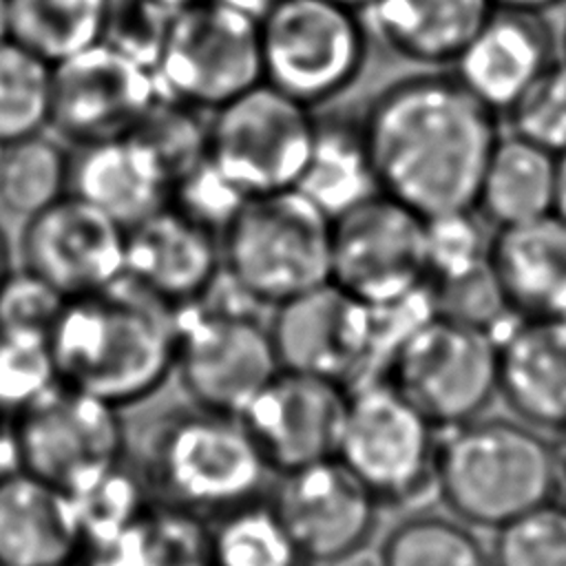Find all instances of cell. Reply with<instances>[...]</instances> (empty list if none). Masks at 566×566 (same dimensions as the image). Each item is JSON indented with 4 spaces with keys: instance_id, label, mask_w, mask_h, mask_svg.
<instances>
[{
    "instance_id": "cell-1",
    "label": "cell",
    "mask_w": 566,
    "mask_h": 566,
    "mask_svg": "<svg viewBox=\"0 0 566 566\" xmlns=\"http://www.w3.org/2000/svg\"><path fill=\"white\" fill-rule=\"evenodd\" d=\"M360 115L380 192L422 217L475 208L500 113L453 71L398 77Z\"/></svg>"
},
{
    "instance_id": "cell-2",
    "label": "cell",
    "mask_w": 566,
    "mask_h": 566,
    "mask_svg": "<svg viewBox=\"0 0 566 566\" xmlns=\"http://www.w3.org/2000/svg\"><path fill=\"white\" fill-rule=\"evenodd\" d=\"M49 343L62 382L122 411L175 374L177 310L122 276L69 298Z\"/></svg>"
},
{
    "instance_id": "cell-3",
    "label": "cell",
    "mask_w": 566,
    "mask_h": 566,
    "mask_svg": "<svg viewBox=\"0 0 566 566\" xmlns=\"http://www.w3.org/2000/svg\"><path fill=\"white\" fill-rule=\"evenodd\" d=\"M559 478V453L520 418L478 416L438 440L436 493L469 526L495 531L555 502Z\"/></svg>"
},
{
    "instance_id": "cell-4",
    "label": "cell",
    "mask_w": 566,
    "mask_h": 566,
    "mask_svg": "<svg viewBox=\"0 0 566 566\" xmlns=\"http://www.w3.org/2000/svg\"><path fill=\"white\" fill-rule=\"evenodd\" d=\"M270 473L239 416L192 405L155 422L139 478L155 504L210 522L256 500Z\"/></svg>"
},
{
    "instance_id": "cell-5",
    "label": "cell",
    "mask_w": 566,
    "mask_h": 566,
    "mask_svg": "<svg viewBox=\"0 0 566 566\" xmlns=\"http://www.w3.org/2000/svg\"><path fill=\"white\" fill-rule=\"evenodd\" d=\"M219 241L226 276L259 305L329 281L332 217L296 188L248 197Z\"/></svg>"
},
{
    "instance_id": "cell-6",
    "label": "cell",
    "mask_w": 566,
    "mask_h": 566,
    "mask_svg": "<svg viewBox=\"0 0 566 566\" xmlns=\"http://www.w3.org/2000/svg\"><path fill=\"white\" fill-rule=\"evenodd\" d=\"M219 301L206 292L177 310L175 376L190 402L239 416L279 374L270 327L254 316L261 307L226 272Z\"/></svg>"
},
{
    "instance_id": "cell-7",
    "label": "cell",
    "mask_w": 566,
    "mask_h": 566,
    "mask_svg": "<svg viewBox=\"0 0 566 566\" xmlns=\"http://www.w3.org/2000/svg\"><path fill=\"white\" fill-rule=\"evenodd\" d=\"M263 82L316 111L347 93L369 55L365 13L329 0H281L259 20Z\"/></svg>"
},
{
    "instance_id": "cell-8",
    "label": "cell",
    "mask_w": 566,
    "mask_h": 566,
    "mask_svg": "<svg viewBox=\"0 0 566 566\" xmlns=\"http://www.w3.org/2000/svg\"><path fill=\"white\" fill-rule=\"evenodd\" d=\"M380 378L438 429L462 424L497 396V336L433 312L394 347Z\"/></svg>"
},
{
    "instance_id": "cell-9",
    "label": "cell",
    "mask_w": 566,
    "mask_h": 566,
    "mask_svg": "<svg viewBox=\"0 0 566 566\" xmlns=\"http://www.w3.org/2000/svg\"><path fill=\"white\" fill-rule=\"evenodd\" d=\"M153 73L159 93L212 113L263 82L259 20L223 0L181 7Z\"/></svg>"
},
{
    "instance_id": "cell-10",
    "label": "cell",
    "mask_w": 566,
    "mask_h": 566,
    "mask_svg": "<svg viewBox=\"0 0 566 566\" xmlns=\"http://www.w3.org/2000/svg\"><path fill=\"white\" fill-rule=\"evenodd\" d=\"M438 431L387 380H363L349 387L336 458L382 506L411 504L436 491Z\"/></svg>"
},
{
    "instance_id": "cell-11",
    "label": "cell",
    "mask_w": 566,
    "mask_h": 566,
    "mask_svg": "<svg viewBox=\"0 0 566 566\" xmlns=\"http://www.w3.org/2000/svg\"><path fill=\"white\" fill-rule=\"evenodd\" d=\"M18 469L75 493L122 464L126 433L119 409L57 382L11 420Z\"/></svg>"
},
{
    "instance_id": "cell-12",
    "label": "cell",
    "mask_w": 566,
    "mask_h": 566,
    "mask_svg": "<svg viewBox=\"0 0 566 566\" xmlns=\"http://www.w3.org/2000/svg\"><path fill=\"white\" fill-rule=\"evenodd\" d=\"M316 111L261 82L210 113L208 157L245 195L296 188Z\"/></svg>"
},
{
    "instance_id": "cell-13",
    "label": "cell",
    "mask_w": 566,
    "mask_h": 566,
    "mask_svg": "<svg viewBox=\"0 0 566 566\" xmlns=\"http://www.w3.org/2000/svg\"><path fill=\"white\" fill-rule=\"evenodd\" d=\"M329 281L371 307L427 287L424 217L385 192L334 217Z\"/></svg>"
},
{
    "instance_id": "cell-14",
    "label": "cell",
    "mask_w": 566,
    "mask_h": 566,
    "mask_svg": "<svg viewBox=\"0 0 566 566\" xmlns=\"http://www.w3.org/2000/svg\"><path fill=\"white\" fill-rule=\"evenodd\" d=\"M157 95L148 66L97 42L53 64L49 128L75 148L126 137Z\"/></svg>"
},
{
    "instance_id": "cell-15",
    "label": "cell",
    "mask_w": 566,
    "mask_h": 566,
    "mask_svg": "<svg viewBox=\"0 0 566 566\" xmlns=\"http://www.w3.org/2000/svg\"><path fill=\"white\" fill-rule=\"evenodd\" d=\"M270 504L312 566L338 564L360 553L371 542L382 509L338 458L281 473Z\"/></svg>"
},
{
    "instance_id": "cell-16",
    "label": "cell",
    "mask_w": 566,
    "mask_h": 566,
    "mask_svg": "<svg viewBox=\"0 0 566 566\" xmlns=\"http://www.w3.org/2000/svg\"><path fill=\"white\" fill-rule=\"evenodd\" d=\"M349 387L290 369L279 374L239 413L272 473H290L338 455Z\"/></svg>"
},
{
    "instance_id": "cell-17",
    "label": "cell",
    "mask_w": 566,
    "mask_h": 566,
    "mask_svg": "<svg viewBox=\"0 0 566 566\" xmlns=\"http://www.w3.org/2000/svg\"><path fill=\"white\" fill-rule=\"evenodd\" d=\"M268 327L281 369L349 387L371 367V307L332 281L276 305Z\"/></svg>"
},
{
    "instance_id": "cell-18",
    "label": "cell",
    "mask_w": 566,
    "mask_h": 566,
    "mask_svg": "<svg viewBox=\"0 0 566 566\" xmlns=\"http://www.w3.org/2000/svg\"><path fill=\"white\" fill-rule=\"evenodd\" d=\"M20 256L66 298L82 296L124 276L126 228L69 192L24 221Z\"/></svg>"
},
{
    "instance_id": "cell-19",
    "label": "cell",
    "mask_w": 566,
    "mask_h": 566,
    "mask_svg": "<svg viewBox=\"0 0 566 566\" xmlns=\"http://www.w3.org/2000/svg\"><path fill=\"white\" fill-rule=\"evenodd\" d=\"M221 241L170 206L126 228L124 276L179 310L221 276Z\"/></svg>"
},
{
    "instance_id": "cell-20",
    "label": "cell",
    "mask_w": 566,
    "mask_h": 566,
    "mask_svg": "<svg viewBox=\"0 0 566 566\" xmlns=\"http://www.w3.org/2000/svg\"><path fill=\"white\" fill-rule=\"evenodd\" d=\"M557 44L546 13L495 7L453 73L502 117L557 60Z\"/></svg>"
},
{
    "instance_id": "cell-21",
    "label": "cell",
    "mask_w": 566,
    "mask_h": 566,
    "mask_svg": "<svg viewBox=\"0 0 566 566\" xmlns=\"http://www.w3.org/2000/svg\"><path fill=\"white\" fill-rule=\"evenodd\" d=\"M497 394L526 424L566 436V316L517 318L497 336Z\"/></svg>"
},
{
    "instance_id": "cell-22",
    "label": "cell",
    "mask_w": 566,
    "mask_h": 566,
    "mask_svg": "<svg viewBox=\"0 0 566 566\" xmlns=\"http://www.w3.org/2000/svg\"><path fill=\"white\" fill-rule=\"evenodd\" d=\"M82 548L71 493L22 469L0 475V566H60Z\"/></svg>"
},
{
    "instance_id": "cell-23",
    "label": "cell",
    "mask_w": 566,
    "mask_h": 566,
    "mask_svg": "<svg viewBox=\"0 0 566 566\" xmlns=\"http://www.w3.org/2000/svg\"><path fill=\"white\" fill-rule=\"evenodd\" d=\"M489 268L515 316H566V221L555 212L495 228Z\"/></svg>"
},
{
    "instance_id": "cell-24",
    "label": "cell",
    "mask_w": 566,
    "mask_h": 566,
    "mask_svg": "<svg viewBox=\"0 0 566 566\" xmlns=\"http://www.w3.org/2000/svg\"><path fill=\"white\" fill-rule=\"evenodd\" d=\"M69 192L130 228L168 206L170 181L144 144L126 135L77 146Z\"/></svg>"
},
{
    "instance_id": "cell-25",
    "label": "cell",
    "mask_w": 566,
    "mask_h": 566,
    "mask_svg": "<svg viewBox=\"0 0 566 566\" xmlns=\"http://www.w3.org/2000/svg\"><path fill=\"white\" fill-rule=\"evenodd\" d=\"M493 9V0H374L365 20L394 55L453 66Z\"/></svg>"
},
{
    "instance_id": "cell-26",
    "label": "cell",
    "mask_w": 566,
    "mask_h": 566,
    "mask_svg": "<svg viewBox=\"0 0 566 566\" xmlns=\"http://www.w3.org/2000/svg\"><path fill=\"white\" fill-rule=\"evenodd\" d=\"M296 190L332 219L380 192L363 115L343 111L316 115L310 155Z\"/></svg>"
},
{
    "instance_id": "cell-27",
    "label": "cell",
    "mask_w": 566,
    "mask_h": 566,
    "mask_svg": "<svg viewBox=\"0 0 566 566\" xmlns=\"http://www.w3.org/2000/svg\"><path fill=\"white\" fill-rule=\"evenodd\" d=\"M557 155L520 137L500 135L482 172L475 210L495 228L553 212Z\"/></svg>"
},
{
    "instance_id": "cell-28",
    "label": "cell",
    "mask_w": 566,
    "mask_h": 566,
    "mask_svg": "<svg viewBox=\"0 0 566 566\" xmlns=\"http://www.w3.org/2000/svg\"><path fill=\"white\" fill-rule=\"evenodd\" d=\"M99 548L95 566H212L208 520L155 502Z\"/></svg>"
},
{
    "instance_id": "cell-29",
    "label": "cell",
    "mask_w": 566,
    "mask_h": 566,
    "mask_svg": "<svg viewBox=\"0 0 566 566\" xmlns=\"http://www.w3.org/2000/svg\"><path fill=\"white\" fill-rule=\"evenodd\" d=\"M111 0H9L11 40L57 64L102 42Z\"/></svg>"
},
{
    "instance_id": "cell-30",
    "label": "cell",
    "mask_w": 566,
    "mask_h": 566,
    "mask_svg": "<svg viewBox=\"0 0 566 566\" xmlns=\"http://www.w3.org/2000/svg\"><path fill=\"white\" fill-rule=\"evenodd\" d=\"M71 153L44 133L0 150V208L27 221L69 195Z\"/></svg>"
},
{
    "instance_id": "cell-31",
    "label": "cell",
    "mask_w": 566,
    "mask_h": 566,
    "mask_svg": "<svg viewBox=\"0 0 566 566\" xmlns=\"http://www.w3.org/2000/svg\"><path fill=\"white\" fill-rule=\"evenodd\" d=\"M208 524L212 566H312L270 500L256 497Z\"/></svg>"
},
{
    "instance_id": "cell-32",
    "label": "cell",
    "mask_w": 566,
    "mask_h": 566,
    "mask_svg": "<svg viewBox=\"0 0 566 566\" xmlns=\"http://www.w3.org/2000/svg\"><path fill=\"white\" fill-rule=\"evenodd\" d=\"M378 566H493L473 528L455 515L416 513L382 537Z\"/></svg>"
},
{
    "instance_id": "cell-33",
    "label": "cell",
    "mask_w": 566,
    "mask_h": 566,
    "mask_svg": "<svg viewBox=\"0 0 566 566\" xmlns=\"http://www.w3.org/2000/svg\"><path fill=\"white\" fill-rule=\"evenodd\" d=\"M53 64L15 40L0 44V146L44 133L51 119Z\"/></svg>"
},
{
    "instance_id": "cell-34",
    "label": "cell",
    "mask_w": 566,
    "mask_h": 566,
    "mask_svg": "<svg viewBox=\"0 0 566 566\" xmlns=\"http://www.w3.org/2000/svg\"><path fill=\"white\" fill-rule=\"evenodd\" d=\"M208 128L210 113L159 93L130 135L144 144L172 186L208 157Z\"/></svg>"
},
{
    "instance_id": "cell-35",
    "label": "cell",
    "mask_w": 566,
    "mask_h": 566,
    "mask_svg": "<svg viewBox=\"0 0 566 566\" xmlns=\"http://www.w3.org/2000/svg\"><path fill=\"white\" fill-rule=\"evenodd\" d=\"M493 566H566V511L542 504L495 528Z\"/></svg>"
},
{
    "instance_id": "cell-36",
    "label": "cell",
    "mask_w": 566,
    "mask_h": 566,
    "mask_svg": "<svg viewBox=\"0 0 566 566\" xmlns=\"http://www.w3.org/2000/svg\"><path fill=\"white\" fill-rule=\"evenodd\" d=\"M475 208L424 217L429 279L451 281L482 268L489 261L491 234L484 232Z\"/></svg>"
},
{
    "instance_id": "cell-37",
    "label": "cell",
    "mask_w": 566,
    "mask_h": 566,
    "mask_svg": "<svg viewBox=\"0 0 566 566\" xmlns=\"http://www.w3.org/2000/svg\"><path fill=\"white\" fill-rule=\"evenodd\" d=\"M60 382L49 338L0 332V413L13 418Z\"/></svg>"
},
{
    "instance_id": "cell-38",
    "label": "cell",
    "mask_w": 566,
    "mask_h": 566,
    "mask_svg": "<svg viewBox=\"0 0 566 566\" xmlns=\"http://www.w3.org/2000/svg\"><path fill=\"white\" fill-rule=\"evenodd\" d=\"M509 130L546 148L566 153V60L559 55L502 115Z\"/></svg>"
},
{
    "instance_id": "cell-39",
    "label": "cell",
    "mask_w": 566,
    "mask_h": 566,
    "mask_svg": "<svg viewBox=\"0 0 566 566\" xmlns=\"http://www.w3.org/2000/svg\"><path fill=\"white\" fill-rule=\"evenodd\" d=\"M66 296L40 274L13 270L0 283V332L51 338Z\"/></svg>"
},
{
    "instance_id": "cell-40",
    "label": "cell",
    "mask_w": 566,
    "mask_h": 566,
    "mask_svg": "<svg viewBox=\"0 0 566 566\" xmlns=\"http://www.w3.org/2000/svg\"><path fill=\"white\" fill-rule=\"evenodd\" d=\"M248 197L206 157L186 175L172 181L168 206L219 239Z\"/></svg>"
},
{
    "instance_id": "cell-41",
    "label": "cell",
    "mask_w": 566,
    "mask_h": 566,
    "mask_svg": "<svg viewBox=\"0 0 566 566\" xmlns=\"http://www.w3.org/2000/svg\"><path fill=\"white\" fill-rule=\"evenodd\" d=\"M172 15L161 0H111L102 42L153 71Z\"/></svg>"
},
{
    "instance_id": "cell-42",
    "label": "cell",
    "mask_w": 566,
    "mask_h": 566,
    "mask_svg": "<svg viewBox=\"0 0 566 566\" xmlns=\"http://www.w3.org/2000/svg\"><path fill=\"white\" fill-rule=\"evenodd\" d=\"M18 469L15 453H13V440H11V427L9 418L0 413V471Z\"/></svg>"
},
{
    "instance_id": "cell-43",
    "label": "cell",
    "mask_w": 566,
    "mask_h": 566,
    "mask_svg": "<svg viewBox=\"0 0 566 566\" xmlns=\"http://www.w3.org/2000/svg\"><path fill=\"white\" fill-rule=\"evenodd\" d=\"M553 212L566 221V153L557 157V177H555V201Z\"/></svg>"
},
{
    "instance_id": "cell-44",
    "label": "cell",
    "mask_w": 566,
    "mask_h": 566,
    "mask_svg": "<svg viewBox=\"0 0 566 566\" xmlns=\"http://www.w3.org/2000/svg\"><path fill=\"white\" fill-rule=\"evenodd\" d=\"M559 2H564V0H493L495 7L524 9V11H537V13H548Z\"/></svg>"
},
{
    "instance_id": "cell-45",
    "label": "cell",
    "mask_w": 566,
    "mask_h": 566,
    "mask_svg": "<svg viewBox=\"0 0 566 566\" xmlns=\"http://www.w3.org/2000/svg\"><path fill=\"white\" fill-rule=\"evenodd\" d=\"M223 2H228V4L237 7L239 11H243V13L252 15V18H256V20H261V18H263L272 7H276L281 0H223Z\"/></svg>"
},
{
    "instance_id": "cell-46",
    "label": "cell",
    "mask_w": 566,
    "mask_h": 566,
    "mask_svg": "<svg viewBox=\"0 0 566 566\" xmlns=\"http://www.w3.org/2000/svg\"><path fill=\"white\" fill-rule=\"evenodd\" d=\"M11 40V9L9 0H0V44Z\"/></svg>"
},
{
    "instance_id": "cell-47",
    "label": "cell",
    "mask_w": 566,
    "mask_h": 566,
    "mask_svg": "<svg viewBox=\"0 0 566 566\" xmlns=\"http://www.w3.org/2000/svg\"><path fill=\"white\" fill-rule=\"evenodd\" d=\"M11 272V252H9V241L4 230L0 228V283L2 279Z\"/></svg>"
},
{
    "instance_id": "cell-48",
    "label": "cell",
    "mask_w": 566,
    "mask_h": 566,
    "mask_svg": "<svg viewBox=\"0 0 566 566\" xmlns=\"http://www.w3.org/2000/svg\"><path fill=\"white\" fill-rule=\"evenodd\" d=\"M329 2H336V4H343V7H347V9H354V11H360V13H365L371 4H374V0H329Z\"/></svg>"
},
{
    "instance_id": "cell-49",
    "label": "cell",
    "mask_w": 566,
    "mask_h": 566,
    "mask_svg": "<svg viewBox=\"0 0 566 566\" xmlns=\"http://www.w3.org/2000/svg\"><path fill=\"white\" fill-rule=\"evenodd\" d=\"M555 502L566 511V464L564 462H562V478H559V489H557Z\"/></svg>"
},
{
    "instance_id": "cell-50",
    "label": "cell",
    "mask_w": 566,
    "mask_h": 566,
    "mask_svg": "<svg viewBox=\"0 0 566 566\" xmlns=\"http://www.w3.org/2000/svg\"><path fill=\"white\" fill-rule=\"evenodd\" d=\"M161 2L177 11V9H181V7H186V4H192V2H197V0H161Z\"/></svg>"
},
{
    "instance_id": "cell-51",
    "label": "cell",
    "mask_w": 566,
    "mask_h": 566,
    "mask_svg": "<svg viewBox=\"0 0 566 566\" xmlns=\"http://www.w3.org/2000/svg\"><path fill=\"white\" fill-rule=\"evenodd\" d=\"M559 46H562V57L566 60V24H564V31H562V38H559Z\"/></svg>"
},
{
    "instance_id": "cell-52",
    "label": "cell",
    "mask_w": 566,
    "mask_h": 566,
    "mask_svg": "<svg viewBox=\"0 0 566 566\" xmlns=\"http://www.w3.org/2000/svg\"><path fill=\"white\" fill-rule=\"evenodd\" d=\"M60 566H91V564H82L80 559H75V562H69V564H60Z\"/></svg>"
},
{
    "instance_id": "cell-53",
    "label": "cell",
    "mask_w": 566,
    "mask_h": 566,
    "mask_svg": "<svg viewBox=\"0 0 566 566\" xmlns=\"http://www.w3.org/2000/svg\"><path fill=\"white\" fill-rule=\"evenodd\" d=\"M559 458H562V462H564V464H566V449H564V453H562V455H559Z\"/></svg>"
},
{
    "instance_id": "cell-54",
    "label": "cell",
    "mask_w": 566,
    "mask_h": 566,
    "mask_svg": "<svg viewBox=\"0 0 566 566\" xmlns=\"http://www.w3.org/2000/svg\"><path fill=\"white\" fill-rule=\"evenodd\" d=\"M2 473H7V471H0V475H2Z\"/></svg>"
},
{
    "instance_id": "cell-55",
    "label": "cell",
    "mask_w": 566,
    "mask_h": 566,
    "mask_svg": "<svg viewBox=\"0 0 566 566\" xmlns=\"http://www.w3.org/2000/svg\"><path fill=\"white\" fill-rule=\"evenodd\" d=\"M0 150H2V146H0Z\"/></svg>"
}]
</instances>
